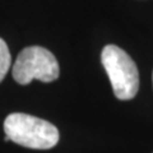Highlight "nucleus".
I'll list each match as a JSON object with an SVG mask.
<instances>
[{
    "instance_id": "nucleus-1",
    "label": "nucleus",
    "mask_w": 153,
    "mask_h": 153,
    "mask_svg": "<svg viewBox=\"0 0 153 153\" xmlns=\"http://www.w3.org/2000/svg\"><path fill=\"white\" fill-rule=\"evenodd\" d=\"M4 133L9 140L31 149H50L60 139L54 124L23 112L8 115L4 120Z\"/></svg>"
},
{
    "instance_id": "nucleus-2",
    "label": "nucleus",
    "mask_w": 153,
    "mask_h": 153,
    "mask_svg": "<svg viewBox=\"0 0 153 153\" xmlns=\"http://www.w3.org/2000/svg\"><path fill=\"white\" fill-rule=\"evenodd\" d=\"M101 63L111 82L115 97L121 101L135 97L139 89V71L128 52L116 45H106L101 52Z\"/></svg>"
},
{
    "instance_id": "nucleus-3",
    "label": "nucleus",
    "mask_w": 153,
    "mask_h": 153,
    "mask_svg": "<svg viewBox=\"0 0 153 153\" xmlns=\"http://www.w3.org/2000/svg\"><path fill=\"white\" fill-rule=\"evenodd\" d=\"M60 66L55 55L45 47L28 46L17 56L12 75L17 83L26 85L33 79L49 83L59 78Z\"/></svg>"
},
{
    "instance_id": "nucleus-4",
    "label": "nucleus",
    "mask_w": 153,
    "mask_h": 153,
    "mask_svg": "<svg viewBox=\"0 0 153 153\" xmlns=\"http://www.w3.org/2000/svg\"><path fill=\"white\" fill-rule=\"evenodd\" d=\"M12 64V56L10 51L8 49L7 42L0 38V83L3 82V79L5 78L7 73L10 69Z\"/></svg>"
},
{
    "instance_id": "nucleus-5",
    "label": "nucleus",
    "mask_w": 153,
    "mask_h": 153,
    "mask_svg": "<svg viewBox=\"0 0 153 153\" xmlns=\"http://www.w3.org/2000/svg\"><path fill=\"white\" fill-rule=\"evenodd\" d=\"M152 79H153V78H152Z\"/></svg>"
}]
</instances>
